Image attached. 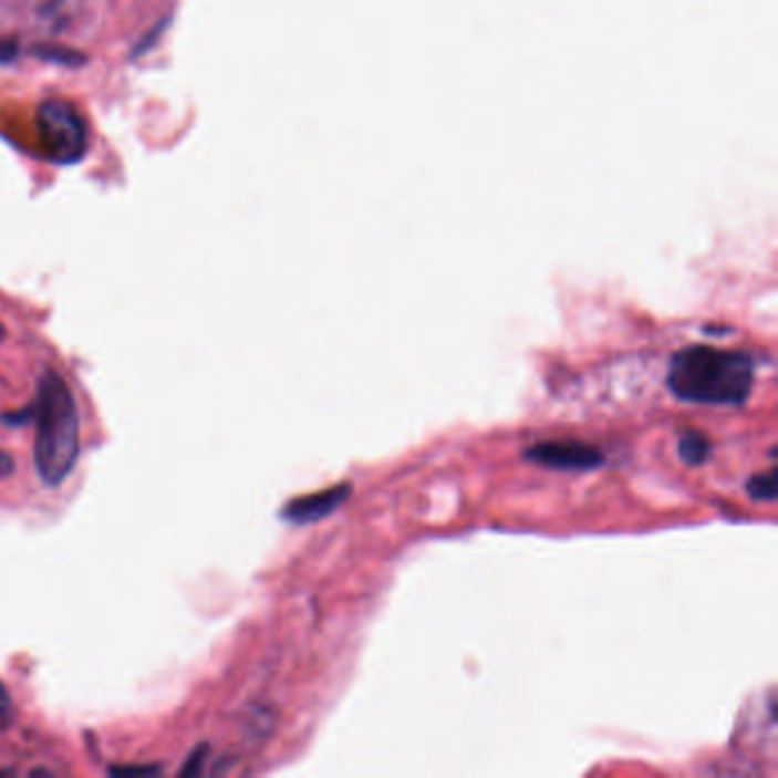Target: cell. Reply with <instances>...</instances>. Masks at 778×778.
Instances as JSON below:
<instances>
[{
    "label": "cell",
    "instance_id": "6da1fadb",
    "mask_svg": "<svg viewBox=\"0 0 778 778\" xmlns=\"http://www.w3.org/2000/svg\"><path fill=\"white\" fill-rule=\"evenodd\" d=\"M756 384V361L747 352L689 345L678 350L666 370V386L689 404L743 406Z\"/></svg>",
    "mask_w": 778,
    "mask_h": 778
},
{
    "label": "cell",
    "instance_id": "7a4b0ae2",
    "mask_svg": "<svg viewBox=\"0 0 778 778\" xmlns=\"http://www.w3.org/2000/svg\"><path fill=\"white\" fill-rule=\"evenodd\" d=\"M37 423L34 468L46 487H60L81 455V418L71 388L55 370H46L32 404Z\"/></svg>",
    "mask_w": 778,
    "mask_h": 778
},
{
    "label": "cell",
    "instance_id": "3957f363",
    "mask_svg": "<svg viewBox=\"0 0 778 778\" xmlns=\"http://www.w3.org/2000/svg\"><path fill=\"white\" fill-rule=\"evenodd\" d=\"M37 133L53 165H76L90 152V126L81 110L66 98L51 96L40 103Z\"/></svg>",
    "mask_w": 778,
    "mask_h": 778
},
{
    "label": "cell",
    "instance_id": "277c9868",
    "mask_svg": "<svg viewBox=\"0 0 778 778\" xmlns=\"http://www.w3.org/2000/svg\"><path fill=\"white\" fill-rule=\"evenodd\" d=\"M523 455L528 461L552 470H594L605 464V455L599 448L573 438L541 440L530 446Z\"/></svg>",
    "mask_w": 778,
    "mask_h": 778
},
{
    "label": "cell",
    "instance_id": "5b68a950",
    "mask_svg": "<svg viewBox=\"0 0 778 778\" xmlns=\"http://www.w3.org/2000/svg\"><path fill=\"white\" fill-rule=\"evenodd\" d=\"M350 496H352V485L350 481H343V485H336L331 489L315 491V494L290 500L281 509V518L290 526H311V523H318V521H322V518L331 516Z\"/></svg>",
    "mask_w": 778,
    "mask_h": 778
},
{
    "label": "cell",
    "instance_id": "8992f818",
    "mask_svg": "<svg viewBox=\"0 0 778 778\" xmlns=\"http://www.w3.org/2000/svg\"><path fill=\"white\" fill-rule=\"evenodd\" d=\"M678 455L687 466H703L713 455V443L701 432H683L678 438Z\"/></svg>",
    "mask_w": 778,
    "mask_h": 778
},
{
    "label": "cell",
    "instance_id": "52a82bcc",
    "mask_svg": "<svg viewBox=\"0 0 778 778\" xmlns=\"http://www.w3.org/2000/svg\"><path fill=\"white\" fill-rule=\"evenodd\" d=\"M776 468L765 473H756L747 481V494L756 502H774L776 500Z\"/></svg>",
    "mask_w": 778,
    "mask_h": 778
},
{
    "label": "cell",
    "instance_id": "ba28073f",
    "mask_svg": "<svg viewBox=\"0 0 778 778\" xmlns=\"http://www.w3.org/2000/svg\"><path fill=\"white\" fill-rule=\"evenodd\" d=\"M32 55H37L40 60L53 62V64H62V66H76L85 62V55L73 51V49H64V46H34Z\"/></svg>",
    "mask_w": 778,
    "mask_h": 778
},
{
    "label": "cell",
    "instance_id": "9c48e42d",
    "mask_svg": "<svg viewBox=\"0 0 778 778\" xmlns=\"http://www.w3.org/2000/svg\"><path fill=\"white\" fill-rule=\"evenodd\" d=\"M14 722V703L8 687L0 683V733H6Z\"/></svg>",
    "mask_w": 778,
    "mask_h": 778
},
{
    "label": "cell",
    "instance_id": "30bf717a",
    "mask_svg": "<svg viewBox=\"0 0 778 778\" xmlns=\"http://www.w3.org/2000/svg\"><path fill=\"white\" fill-rule=\"evenodd\" d=\"M19 53H21V49L14 40H0V62L8 64L12 60H17Z\"/></svg>",
    "mask_w": 778,
    "mask_h": 778
},
{
    "label": "cell",
    "instance_id": "8fae6325",
    "mask_svg": "<svg viewBox=\"0 0 778 778\" xmlns=\"http://www.w3.org/2000/svg\"><path fill=\"white\" fill-rule=\"evenodd\" d=\"M206 751H208L206 747H199V749L193 754L190 763L183 767V771H180V774H185V776H190V774H201V758L206 756Z\"/></svg>",
    "mask_w": 778,
    "mask_h": 778
},
{
    "label": "cell",
    "instance_id": "7c38bea8",
    "mask_svg": "<svg viewBox=\"0 0 778 778\" xmlns=\"http://www.w3.org/2000/svg\"><path fill=\"white\" fill-rule=\"evenodd\" d=\"M14 473V459L8 453H0V477H8Z\"/></svg>",
    "mask_w": 778,
    "mask_h": 778
},
{
    "label": "cell",
    "instance_id": "4fadbf2b",
    "mask_svg": "<svg viewBox=\"0 0 778 778\" xmlns=\"http://www.w3.org/2000/svg\"><path fill=\"white\" fill-rule=\"evenodd\" d=\"M135 771H158V769H152V767H142V769H131V767H124V769H113V774H135Z\"/></svg>",
    "mask_w": 778,
    "mask_h": 778
},
{
    "label": "cell",
    "instance_id": "5bb4252c",
    "mask_svg": "<svg viewBox=\"0 0 778 778\" xmlns=\"http://www.w3.org/2000/svg\"><path fill=\"white\" fill-rule=\"evenodd\" d=\"M6 336V329L3 326H0V339H3Z\"/></svg>",
    "mask_w": 778,
    "mask_h": 778
}]
</instances>
